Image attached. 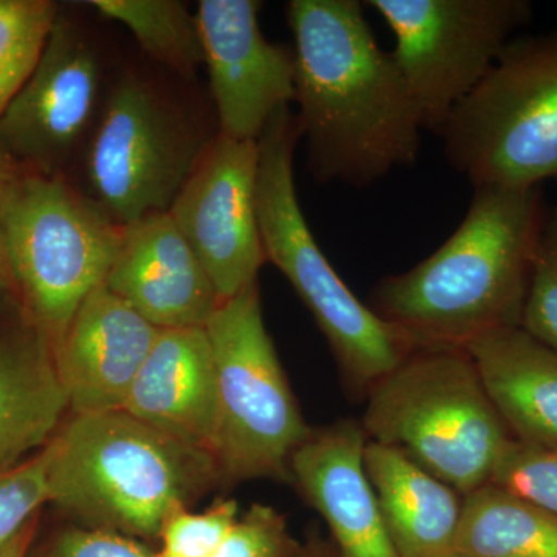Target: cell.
I'll return each instance as SVG.
<instances>
[{
    "instance_id": "6da1fadb",
    "label": "cell",
    "mask_w": 557,
    "mask_h": 557,
    "mask_svg": "<svg viewBox=\"0 0 557 557\" xmlns=\"http://www.w3.org/2000/svg\"><path fill=\"white\" fill-rule=\"evenodd\" d=\"M295 102L307 171L318 183L366 188L412 166L423 129L392 51L358 0H289Z\"/></svg>"
},
{
    "instance_id": "7a4b0ae2",
    "label": "cell",
    "mask_w": 557,
    "mask_h": 557,
    "mask_svg": "<svg viewBox=\"0 0 557 557\" xmlns=\"http://www.w3.org/2000/svg\"><path fill=\"white\" fill-rule=\"evenodd\" d=\"M545 214L541 188H474L453 236L413 269L381 278L368 306L413 350L467 348L520 327Z\"/></svg>"
},
{
    "instance_id": "3957f363",
    "label": "cell",
    "mask_w": 557,
    "mask_h": 557,
    "mask_svg": "<svg viewBox=\"0 0 557 557\" xmlns=\"http://www.w3.org/2000/svg\"><path fill=\"white\" fill-rule=\"evenodd\" d=\"M49 504L76 525L156 541L168 512L222 486L218 461L124 410L75 416L40 449Z\"/></svg>"
},
{
    "instance_id": "277c9868",
    "label": "cell",
    "mask_w": 557,
    "mask_h": 557,
    "mask_svg": "<svg viewBox=\"0 0 557 557\" xmlns=\"http://www.w3.org/2000/svg\"><path fill=\"white\" fill-rule=\"evenodd\" d=\"M299 141L289 106L274 113L259 138L256 205L263 251L317 321L348 387L368 395L413 347L351 293L319 248L296 193L293 166Z\"/></svg>"
},
{
    "instance_id": "5b68a950",
    "label": "cell",
    "mask_w": 557,
    "mask_h": 557,
    "mask_svg": "<svg viewBox=\"0 0 557 557\" xmlns=\"http://www.w3.org/2000/svg\"><path fill=\"white\" fill-rule=\"evenodd\" d=\"M370 442L401 450L461 496L490 485L512 438L465 348H420L368 392Z\"/></svg>"
},
{
    "instance_id": "8992f818",
    "label": "cell",
    "mask_w": 557,
    "mask_h": 557,
    "mask_svg": "<svg viewBox=\"0 0 557 557\" xmlns=\"http://www.w3.org/2000/svg\"><path fill=\"white\" fill-rule=\"evenodd\" d=\"M437 135L474 188L557 182V35L512 39Z\"/></svg>"
},
{
    "instance_id": "52a82bcc",
    "label": "cell",
    "mask_w": 557,
    "mask_h": 557,
    "mask_svg": "<svg viewBox=\"0 0 557 557\" xmlns=\"http://www.w3.org/2000/svg\"><path fill=\"white\" fill-rule=\"evenodd\" d=\"M121 239L123 226L86 193L57 175H17L0 215V242L13 287L53 350L84 299L104 285Z\"/></svg>"
},
{
    "instance_id": "ba28073f",
    "label": "cell",
    "mask_w": 557,
    "mask_h": 557,
    "mask_svg": "<svg viewBox=\"0 0 557 557\" xmlns=\"http://www.w3.org/2000/svg\"><path fill=\"white\" fill-rule=\"evenodd\" d=\"M205 330L218 380L212 456L222 485L292 483L289 461L311 429L267 330L259 282L220 302Z\"/></svg>"
},
{
    "instance_id": "9c48e42d",
    "label": "cell",
    "mask_w": 557,
    "mask_h": 557,
    "mask_svg": "<svg viewBox=\"0 0 557 557\" xmlns=\"http://www.w3.org/2000/svg\"><path fill=\"white\" fill-rule=\"evenodd\" d=\"M208 143L156 84L126 73L91 132L87 196L120 226L168 212Z\"/></svg>"
},
{
    "instance_id": "30bf717a",
    "label": "cell",
    "mask_w": 557,
    "mask_h": 557,
    "mask_svg": "<svg viewBox=\"0 0 557 557\" xmlns=\"http://www.w3.org/2000/svg\"><path fill=\"white\" fill-rule=\"evenodd\" d=\"M395 38L397 61L423 129H442L533 20L528 0H368Z\"/></svg>"
},
{
    "instance_id": "8fae6325",
    "label": "cell",
    "mask_w": 557,
    "mask_h": 557,
    "mask_svg": "<svg viewBox=\"0 0 557 557\" xmlns=\"http://www.w3.org/2000/svg\"><path fill=\"white\" fill-rule=\"evenodd\" d=\"M258 171L259 141L218 134L168 211L203 263L220 302L259 282L267 263L256 205Z\"/></svg>"
},
{
    "instance_id": "7c38bea8",
    "label": "cell",
    "mask_w": 557,
    "mask_h": 557,
    "mask_svg": "<svg viewBox=\"0 0 557 557\" xmlns=\"http://www.w3.org/2000/svg\"><path fill=\"white\" fill-rule=\"evenodd\" d=\"M102 60L79 24L58 14L30 76L0 113V150L35 174L54 175L94 123Z\"/></svg>"
},
{
    "instance_id": "4fadbf2b",
    "label": "cell",
    "mask_w": 557,
    "mask_h": 557,
    "mask_svg": "<svg viewBox=\"0 0 557 557\" xmlns=\"http://www.w3.org/2000/svg\"><path fill=\"white\" fill-rule=\"evenodd\" d=\"M258 0H201L205 64L223 137L259 141L274 113L295 102V50L270 42Z\"/></svg>"
},
{
    "instance_id": "5bb4252c",
    "label": "cell",
    "mask_w": 557,
    "mask_h": 557,
    "mask_svg": "<svg viewBox=\"0 0 557 557\" xmlns=\"http://www.w3.org/2000/svg\"><path fill=\"white\" fill-rule=\"evenodd\" d=\"M104 285L159 330L205 327L220 306L208 271L170 212L123 226Z\"/></svg>"
},
{
    "instance_id": "9a60e30c",
    "label": "cell",
    "mask_w": 557,
    "mask_h": 557,
    "mask_svg": "<svg viewBox=\"0 0 557 557\" xmlns=\"http://www.w3.org/2000/svg\"><path fill=\"white\" fill-rule=\"evenodd\" d=\"M159 333L106 285L94 289L53 350L70 412L123 410Z\"/></svg>"
},
{
    "instance_id": "2e32d148",
    "label": "cell",
    "mask_w": 557,
    "mask_h": 557,
    "mask_svg": "<svg viewBox=\"0 0 557 557\" xmlns=\"http://www.w3.org/2000/svg\"><path fill=\"white\" fill-rule=\"evenodd\" d=\"M369 437L355 420L311 429L289 461L292 483L327 523L343 557H398L364 467Z\"/></svg>"
},
{
    "instance_id": "e0dca14e",
    "label": "cell",
    "mask_w": 557,
    "mask_h": 557,
    "mask_svg": "<svg viewBox=\"0 0 557 557\" xmlns=\"http://www.w3.org/2000/svg\"><path fill=\"white\" fill-rule=\"evenodd\" d=\"M123 410L171 438L212 454L218 380L207 330H160Z\"/></svg>"
},
{
    "instance_id": "ac0fdd59",
    "label": "cell",
    "mask_w": 557,
    "mask_h": 557,
    "mask_svg": "<svg viewBox=\"0 0 557 557\" xmlns=\"http://www.w3.org/2000/svg\"><path fill=\"white\" fill-rule=\"evenodd\" d=\"M364 467L398 557H457L465 496L401 450L370 440Z\"/></svg>"
},
{
    "instance_id": "d6986e66",
    "label": "cell",
    "mask_w": 557,
    "mask_h": 557,
    "mask_svg": "<svg viewBox=\"0 0 557 557\" xmlns=\"http://www.w3.org/2000/svg\"><path fill=\"white\" fill-rule=\"evenodd\" d=\"M465 350L511 437L557 450V351L522 327L491 333Z\"/></svg>"
},
{
    "instance_id": "ffe728a7",
    "label": "cell",
    "mask_w": 557,
    "mask_h": 557,
    "mask_svg": "<svg viewBox=\"0 0 557 557\" xmlns=\"http://www.w3.org/2000/svg\"><path fill=\"white\" fill-rule=\"evenodd\" d=\"M67 410L53 348L42 335L0 344V471L46 448Z\"/></svg>"
},
{
    "instance_id": "44dd1931",
    "label": "cell",
    "mask_w": 557,
    "mask_h": 557,
    "mask_svg": "<svg viewBox=\"0 0 557 557\" xmlns=\"http://www.w3.org/2000/svg\"><path fill=\"white\" fill-rule=\"evenodd\" d=\"M457 557H557V518L490 483L465 496Z\"/></svg>"
},
{
    "instance_id": "7402d4cb",
    "label": "cell",
    "mask_w": 557,
    "mask_h": 557,
    "mask_svg": "<svg viewBox=\"0 0 557 557\" xmlns=\"http://www.w3.org/2000/svg\"><path fill=\"white\" fill-rule=\"evenodd\" d=\"M87 5L129 28L139 47L180 76L205 64L196 16L178 0H91Z\"/></svg>"
},
{
    "instance_id": "603a6c76",
    "label": "cell",
    "mask_w": 557,
    "mask_h": 557,
    "mask_svg": "<svg viewBox=\"0 0 557 557\" xmlns=\"http://www.w3.org/2000/svg\"><path fill=\"white\" fill-rule=\"evenodd\" d=\"M57 16L49 0H0V113L30 76Z\"/></svg>"
},
{
    "instance_id": "cb8c5ba5",
    "label": "cell",
    "mask_w": 557,
    "mask_h": 557,
    "mask_svg": "<svg viewBox=\"0 0 557 557\" xmlns=\"http://www.w3.org/2000/svg\"><path fill=\"white\" fill-rule=\"evenodd\" d=\"M239 518L234 498H214L199 512L183 505L174 507L161 525L157 557H214Z\"/></svg>"
},
{
    "instance_id": "d4e9b609",
    "label": "cell",
    "mask_w": 557,
    "mask_h": 557,
    "mask_svg": "<svg viewBox=\"0 0 557 557\" xmlns=\"http://www.w3.org/2000/svg\"><path fill=\"white\" fill-rule=\"evenodd\" d=\"M520 327L557 351V207L542 223Z\"/></svg>"
},
{
    "instance_id": "484cf974",
    "label": "cell",
    "mask_w": 557,
    "mask_h": 557,
    "mask_svg": "<svg viewBox=\"0 0 557 557\" xmlns=\"http://www.w3.org/2000/svg\"><path fill=\"white\" fill-rule=\"evenodd\" d=\"M491 485L557 518V450L512 440L498 461Z\"/></svg>"
},
{
    "instance_id": "4316f807",
    "label": "cell",
    "mask_w": 557,
    "mask_h": 557,
    "mask_svg": "<svg viewBox=\"0 0 557 557\" xmlns=\"http://www.w3.org/2000/svg\"><path fill=\"white\" fill-rule=\"evenodd\" d=\"M49 504L44 458L32 457L17 467L0 471V552L38 519L42 505Z\"/></svg>"
},
{
    "instance_id": "83f0119b",
    "label": "cell",
    "mask_w": 557,
    "mask_h": 557,
    "mask_svg": "<svg viewBox=\"0 0 557 557\" xmlns=\"http://www.w3.org/2000/svg\"><path fill=\"white\" fill-rule=\"evenodd\" d=\"M302 542L287 518L270 505L255 504L240 515L214 557H298Z\"/></svg>"
},
{
    "instance_id": "f1b7e54d",
    "label": "cell",
    "mask_w": 557,
    "mask_h": 557,
    "mask_svg": "<svg viewBox=\"0 0 557 557\" xmlns=\"http://www.w3.org/2000/svg\"><path fill=\"white\" fill-rule=\"evenodd\" d=\"M27 557H157V553L137 539L72 523L54 531L38 548L32 545Z\"/></svg>"
},
{
    "instance_id": "f546056e",
    "label": "cell",
    "mask_w": 557,
    "mask_h": 557,
    "mask_svg": "<svg viewBox=\"0 0 557 557\" xmlns=\"http://www.w3.org/2000/svg\"><path fill=\"white\" fill-rule=\"evenodd\" d=\"M17 175L11 168V161L0 150V215H2L3 203L9 196L11 186L16 182ZM13 287L5 256H3L2 242H0V289Z\"/></svg>"
},
{
    "instance_id": "4dcf8cb0",
    "label": "cell",
    "mask_w": 557,
    "mask_h": 557,
    "mask_svg": "<svg viewBox=\"0 0 557 557\" xmlns=\"http://www.w3.org/2000/svg\"><path fill=\"white\" fill-rule=\"evenodd\" d=\"M298 557H343L332 539L322 537L319 533H311L302 542Z\"/></svg>"
},
{
    "instance_id": "1f68e13d",
    "label": "cell",
    "mask_w": 557,
    "mask_h": 557,
    "mask_svg": "<svg viewBox=\"0 0 557 557\" xmlns=\"http://www.w3.org/2000/svg\"><path fill=\"white\" fill-rule=\"evenodd\" d=\"M36 520H32L13 541L0 552V557H27L36 534Z\"/></svg>"
}]
</instances>
